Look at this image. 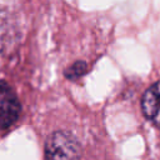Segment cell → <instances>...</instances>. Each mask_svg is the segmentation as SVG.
<instances>
[{
  "label": "cell",
  "instance_id": "6da1fadb",
  "mask_svg": "<svg viewBox=\"0 0 160 160\" xmlns=\"http://www.w3.org/2000/svg\"><path fill=\"white\" fill-rule=\"evenodd\" d=\"M79 152L78 140L66 131L54 132L45 145V160H76Z\"/></svg>",
  "mask_w": 160,
  "mask_h": 160
},
{
  "label": "cell",
  "instance_id": "7a4b0ae2",
  "mask_svg": "<svg viewBox=\"0 0 160 160\" xmlns=\"http://www.w3.org/2000/svg\"><path fill=\"white\" fill-rule=\"evenodd\" d=\"M20 101L11 86L0 80V126L4 129L14 125L20 116Z\"/></svg>",
  "mask_w": 160,
  "mask_h": 160
},
{
  "label": "cell",
  "instance_id": "3957f363",
  "mask_svg": "<svg viewBox=\"0 0 160 160\" xmlns=\"http://www.w3.org/2000/svg\"><path fill=\"white\" fill-rule=\"evenodd\" d=\"M144 115L156 126H160V80L152 84L141 99Z\"/></svg>",
  "mask_w": 160,
  "mask_h": 160
},
{
  "label": "cell",
  "instance_id": "277c9868",
  "mask_svg": "<svg viewBox=\"0 0 160 160\" xmlns=\"http://www.w3.org/2000/svg\"><path fill=\"white\" fill-rule=\"evenodd\" d=\"M86 70V65L85 62H75L74 65H71L66 71H65V75L66 78L69 79H75L78 76H81Z\"/></svg>",
  "mask_w": 160,
  "mask_h": 160
}]
</instances>
